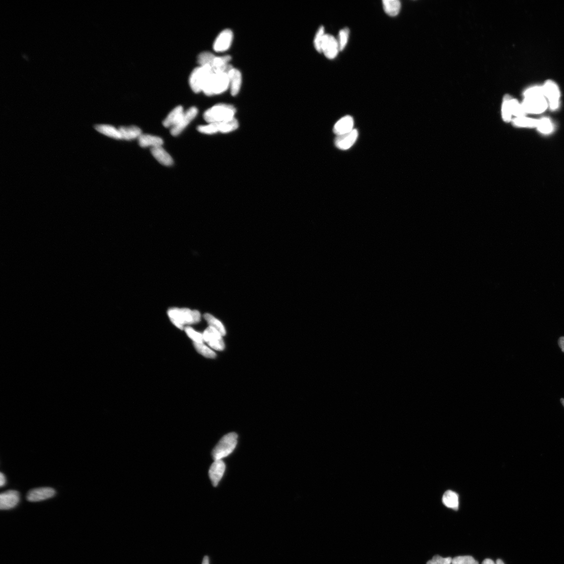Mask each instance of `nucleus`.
Returning <instances> with one entry per match:
<instances>
[{
    "instance_id": "obj_1",
    "label": "nucleus",
    "mask_w": 564,
    "mask_h": 564,
    "mask_svg": "<svg viewBox=\"0 0 564 564\" xmlns=\"http://www.w3.org/2000/svg\"><path fill=\"white\" fill-rule=\"evenodd\" d=\"M167 315L172 323L178 328L183 330L186 325L198 323L201 320V314L197 310L186 308H171Z\"/></svg>"
},
{
    "instance_id": "obj_2",
    "label": "nucleus",
    "mask_w": 564,
    "mask_h": 564,
    "mask_svg": "<svg viewBox=\"0 0 564 564\" xmlns=\"http://www.w3.org/2000/svg\"><path fill=\"white\" fill-rule=\"evenodd\" d=\"M235 108L229 104H219L208 109L204 117L209 124L223 123L234 119Z\"/></svg>"
},
{
    "instance_id": "obj_3",
    "label": "nucleus",
    "mask_w": 564,
    "mask_h": 564,
    "mask_svg": "<svg viewBox=\"0 0 564 564\" xmlns=\"http://www.w3.org/2000/svg\"><path fill=\"white\" fill-rule=\"evenodd\" d=\"M214 73L209 66H200L193 70L189 77L190 86L196 93L203 92L210 78Z\"/></svg>"
},
{
    "instance_id": "obj_4",
    "label": "nucleus",
    "mask_w": 564,
    "mask_h": 564,
    "mask_svg": "<svg viewBox=\"0 0 564 564\" xmlns=\"http://www.w3.org/2000/svg\"><path fill=\"white\" fill-rule=\"evenodd\" d=\"M229 88V79L226 73L214 72L211 76L203 92L207 96L222 94Z\"/></svg>"
},
{
    "instance_id": "obj_5",
    "label": "nucleus",
    "mask_w": 564,
    "mask_h": 564,
    "mask_svg": "<svg viewBox=\"0 0 564 564\" xmlns=\"http://www.w3.org/2000/svg\"><path fill=\"white\" fill-rule=\"evenodd\" d=\"M237 438L235 432L229 433L221 438L212 451L214 460H221L231 454L237 446Z\"/></svg>"
},
{
    "instance_id": "obj_6",
    "label": "nucleus",
    "mask_w": 564,
    "mask_h": 564,
    "mask_svg": "<svg viewBox=\"0 0 564 564\" xmlns=\"http://www.w3.org/2000/svg\"><path fill=\"white\" fill-rule=\"evenodd\" d=\"M238 126L237 120L234 118L226 122L200 126L198 127V130L200 133L207 135H212L217 133L225 134L233 132L238 128Z\"/></svg>"
},
{
    "instance_id": "obj_7",
    "label": "nucleus",
    "mask_w": 564,
    "mask_h": 564,
    "mask_svg": "<svg viewBox=\"0 0 564 564\" xmlns=\"http://www.w3.org/2000/svg\"><path fill=\"white\" fill-rule=\"evenodd\" d=\"M526 114H539L545 112L548 103L545 96L525 97L521 104Z\"/></svg>"
},
{
    "instance_id": "obj_8",
    "label": "nucleus",
    "mask_w": 564,
    "mask_h": 564,
    "mask_svg": "<svg viewBox=\"0 0 564 564\" xmlns=\"http://www.w3.org/2000/svg\"><path fill=\"white\" fill-rule=\"evenodd\" d=\"M544 96L548 100L550 108L557 109L560 105L561 93L558 84L552 80H547L542 86Z\"/></svg>"
},
{
    "instance_id": "obj_9",
    "label": "nucleus",
    "mask_w": 564,
    "mask_h": 564,
    "mask_svg": "<svg viewBox=\"0 0 564 564\" xmlns=\"http://www.w3.org/2000/svg\"><path fill=\"white\" fill-rule=\"evenodd\" d=\"M198 114V110L196 107H192L185 112L178 124L175 127L171 128L170 134L174 137L178 136L192 122Z\"/></svg>"
},
{
    "instance_id": "obj_10",
    "label": "nucleus",
    "mask_w": 564,
    "mask_h": 564,
    "mask_svg": "<svg viewBox=\"0 0 564 564\" xmlns=\"http://www.w3.org/2000/svg\"><path fill=\"white\" fill-rule=\"evenodd\" d=\"M204 341L210 347L217 351H222L225 348L222 336L218 331L212 327H209L203 334Z\"/></svg>"
},
{
    "instance_id": "obj_11",
    "label": "nucleus",
    "mask_w": 564,
    "mask_h": 564,
    "mask_svg": "<svg viewBox=\"0 0 564 564\" xmlns=\"http://www.w3.org/2000/svg\"><path fill=\"white\" fill-rule=\"evenodd\" d=\"M340 51L338 40L333 36L325 35L321 46V53L329 59H335Z\"/></svg>"
},
{
    "instance_id": "obj_12",
    "label": "nucleus",
    "mask_w": 564,
    "mask_h": 564,
    "mask_svg": "<svg viewBox=\"0 0 564 564\" xmlns=\"http://www.w3.org/2000/svg\"><path fill=\"white\" fill-rule=\"evenodd\" d=\"M233 33L230 29H226L220 32L216 37L214 44V51L223 53L227 51L233 42Z\"/></svg>"
},
{
    "instance_id": "obj_13",
    "label": "nucleus",
    "mask_w": 564,
    "mask_h": 564,
    "mask_svg": "<svg viewBox=\"0 0 564 564\" xmlns=\"http://www.w3.org/2000/svg\"><path fill=\"white\" fill-rule=\"evenodd\" d=\"M20 500L18 492L9 490L1 493L0 495V508L1 510H9L16 507Z\"/></svg>"
},
{
    "instance_id": "obj_14",
    "label": "nucleus",
    "mask_w": 564,
    "mask_h": 564,
    "mask_svg": "<svg viewBox=\"0 0 564 564\" xmlns=\"http://www.w3.org/2000/svg\"><path fill=\"white\" fill-rule=\"evenodd\" d=\"M56 491L53 488H40L30 490L27 494L29 501L36 502L48 499L55 495Z\"/></svg>"
},
{
    "instance_id": "obj_15",
    "label": "nucleus",
    "mask_w": 564,
    "mask_h": 564,
    "mask_svg": "<svg viewBox=\"0 0 564 564\" xmlns=\"http://www.w3.org/2000/svg\"><path fill=\"white\" fill-rule=\"evenodd\" d=\"M358 137V131L352 130L349 133L337 136L335 145L340 149L347 150L355 144Z\"/></svg>"
},
{
    "instance_id": "obj_16",
    "label": "nucleus",
    "mask_w": 564,
    "mask_h": 564,
    "mask_svg": "<svg viewBox=\"0 0 564 564\" xmlns=\"http://www.w3.org/2000/svg\"><path fill=\"white\" fill-rule=\"evenodd\" d=\"M226 469L225 463L221 460H215L210 467L209 477L214 487L218 485L222 478Z\"/></svg>"
},
{
    "instance_id": "obj_17",
    "label": "nucleus",
    "mask_w": 564,
    "mask_h": 564,
    "mask_svg": "<svg viewBox=\"0 0 564 564\" xmlns=\"http://www.w3.org/2000/svg\"><path fill=\"white\" fill-rule=\"evenodd\" d=\"M229 79V89L233 96H236L240 92L242 84V75L238 69L231 68L227 73Z\"/></svg>"
},
{
    "instance_id": "obj_18",
    "label": "nucleus",
    "mask_w": 564,
    "mask_h": 564,
    "mask_svg": "<svg viewBox=\"0 0 564 564\" xmlns=\"http://www.w3.org/2000/svg\"><path fill=\"white\" fill-rule=\"evenodd\" d=\"M354 119L350 116H346L340 119L335 124L334 132L338 136L345 135L354 130Z\"/></svg>"
},
{
    "instance_id": "obj_19",
    "label": "nucleus",
    "mask_w": 564,
    "mask_h": 564,
    "mask_svg": "<svg viewBox=\"0 0 564 564\" xmlns=\"http://www.w3.org/2000/svg\"><path fill=\"white\" fill-rule=\"evenodd\" d=\"M184 113L182 106H178L175 107L164 120V126L166 128H171L175 127L178 124Z\"/></svg>"
},
{
    "instance_id": "obj_20",
    "label": "nucleus",
    "mask_w": 564,
    "mask_h": 564,
    "mask_svg": "<svg viewBox=\"0 0 564 564\" xmlns=\"http://www.w3.org/2000/svg\"><path fill=\"white\" fill-rule=\"evenodd\" d=\"M150 150L153 156L161 164L166 166H169L173 164L174 161L172 157H171L162 146L152 148Z\"/></svg>"
},
{
    "instance_id": "obj_21",
    "label": "nucleus",
    "mask_w": 564,
    "mask_h": 564,
    "mask_svg": "<svg viewBox=\"0 0 564 564\" xmlns=\"http://www.w3.org/2000/svg\"><path fill=\"white\" fill-rule=\"evenodd\" d=\"M138 139L139 145L142 147L162 146L164 143L163 140L160 138L149 135L142 134Z\"/></svg>"
},
{
    "instance_id": "obj_22",
    "label": "nucleus",
    "mask_w": 564,
    "mask_h": 564,
    "mask_svg": "<svg viewBox=\"0 0 564 564\" xmlns=\"http://www.w3.org/2000/svg\"><path fill=\"white\" fill-rule=\"evenodd\" d=\"M122 139L127 141L139 138L142 135V131L138 127H120L119 128Z\"/></svg>"
},
{
    "instance_id": "obj_23",
    "label": "nucleus",
    "mask_w": 564,
    "mask_h": 564,
    "mask_svg": "<svg viewBox=\"0 0 564 564\" xmlns=\"http://www.w3.org/2000/svg\"><path fill=\"white\" fill-rule=\"evenodd\" d=\"M442 502L448 508L457 510L459 508V496L454 492L446 491L442 496Z\"/></svg>"
},
{
    "instance_id": "obj_24",
    "label": "nucleus",
    "mask_w": 564,
    "mask_h": 564,
    "mask_svg": "<svg viewBox=\"0 0 564 564\" xmlns=\"http://www.w3.org/2000/svg\"><path fill=\"white\" fill-rule=\"evenodd\" d=\"M95 129L99 133L108 137L117 140L122 139L119 129H117L113 126L99 125L95 126Z\"/></svg>"
},
{
    "instance_id": "obj_25",
    "label": "nucleus",
    "mask_w": 564,
    "mask_h": 564,
    "mask_svg": "<svg viewBox=\"0 0 564 564\" xmlns=\"http://www.w3.org/2000/svg\"><path fill=\"white\" fill-rule=\"evenodd\" d=\"M382 5L386 13L390 16H396L400 13L401 4L398 0H384Z\"/></svg>"
},
{
    "instance_id": "obj_26",
    "label": "nucleus",
    "mask_w": 564,
    "mask_h": 564,
    "mask_svg": "<svg viewBox=\"0 0 564 564\" xmlns=\"http://www.w3.org/2000/svg\"><path fill=\"white\" fill-rule=\"evenodd\" d=\"M204 318L208 322L210 327H212L216 330L222 336L226 335L225 328L219 320L210 314H206L204 315Z\"/></svg>"
},
{
    "instance_id": "obj_27",
    "label": "nucleus",
    "mask_w": 564,
    "mask_h": 564,
    "mask_svg": "<svg viewBox=\"0 0 564 564\" xmlns=\"http://www.w3.org/2000/svg\"><path fill=\"white\" fill-rule=\"evenodd\" d=\"M513 124L517 127L535 128L538 127L539 120L522 117L515 118L513 120Z\"/></svg>"
},
{
    "instance_id": "obj_28",
    "label": "nucleus",
    "mask_w": 564,
    "mask_h": 564,
    "mask_svg": "<svg viewBox=\"0 0 564 564\" xmlns=\"http://www.w3.org/2000/svg\"><path fill=\"white\" fill-rule=\"evenodd\" d=\"M511 97L506 95L503 99L502 105V116L505 122H509L511 120L512 113L510 104Z\"/></svg>"
},
{
    "instance_id": "obj_29",
    "label": "nucleus",
    "mask_w": 564,
    "mask_h": 564,
    "mask_svg": "<svg viewBox=\"0 0 564 564\" xmlns=\"http://www.w3.org/2000/svg\"><path fill=\"white\" fill-rule=\"evenodd\" d=\"M510 104L512 115L515 116L517 118L524 117L526 114L525 111L522 104L517 99L511 98Z\"/></svg>"
},
{
    "instance_id": "obj_30",
    "label": "nucleus",
    "mask_w": 564,
    "mask_h": 564,
    "mask_svg": "<svg viewBox=\"0 0 564 564\" xmlns=\"http://www.w3.org/2000/svg\"><path fill=\"white\" fill-rule=\"evenodd\" d=\"M215 56L213 54L208 52L201 53L198 56V63L200 66L211 67Z\"/></svg>"
},
{
    "instance_id": "obj_31",
    "label": "nucleus",
    "mask_w": 564,
    "mask_h": 564,
    "mask_svg": "<svg viewBox=\"0 0 564 564\" xmlns=\"http://www.w3.org/2000/svg\"><path fill=\"white\" fill-rule=\"evenodd\" d=\"M537 128L539 132L544 134H550L553 130V126L551 120L547 118L539 120Z\"/></svg>"
},
{
    "instance_id": "obj_32",
    "label": "nucleus",
    "mask_w": 564,
    "mask_h": 564,
    "mask_svg": "<svg viewBox=\"0 0 564 564\" xmlns=\"http://www.w3.org/2000/svg\"><path fill=\"white\" fill-rule=\"evenodd\" d=\"M194 346L201 355L210 358H214L216 357L215 352L207 347L204 343H194Z\"/></svg>"
},
{
    "instance_id": "obj_33",
    "label": "nucleus",
    "mask_w": 564,
    "mask_h": 564,
    "mask_svg": "<svg viewBox=\"0 0 564 564\" xmlns=\"http://www.w3.org/2000/svg\"><path fill=\"white\" fill-rule=\"evenodd\" d=\"M349 34V29L347 28L342 29L339 32L337 40L340 51L343 50L346 47L348 42Z\"/></svg>"
},
{
    "instance_id": "obj_34",
    "label": "nucleus",
    "mask_w": 564,
    "mask_h": 564,
    "mask_svg": "<svg viewBox=\"0 0 564 564\" xmlns=\"http://www.w3.org/2000/svg\"><path fill=\"white\" fill-rule=\"evenodd\" d=\"M185 330L188 336L194 341V343H204L205 341L203 334L199 333L193 328L188 326L185 328Z\"/></svg>"
},
{
    "instance_id": "obj_35",
    "label": "nucleus",
    "mask_w": 564,
    "mask_h": 564,
    "mask_svg": "<svg viewBox=\"0 0 564 564\" xmlns=\"http://www.w3.org/2000/svg\"><path fill=\"white\" fill-rule=\"evenodd\" d=\"M326 34L325 33V28L323 26H321L318 30V31L315 35L314 39V46L317 51L319 53H321V46L322 42H323L324 38Z\"/></svg>"
},
{
    "instance_id": "obj_36",
    "label": "nucleus",
    "mask_w": 564,
    "mask_h": 564,
    "mask_svg": "<svg viewBox=\"0 0 564 564\" xmlns=\"http://www.w3.org/2000/svg\"><path fill=\"white\" fill-rule=\"evenodd\" d=\"M524 97H536V96H544L543 89L542 86H535L529 88L526 90L524 92Z\"/></svg>"
},
{
    "instance_id": "obj_37",
    "label": "nucleus",
    "mask_w": 564,
    "mask_h": 564,
    "mask_svg": "<svg viewBox=\"0 0 564 564\" xmlns=\"http://www.w3.org/2000/svg\"><path fill=\"white\" fill-rule=\"evenodd\" d=\"M451 564H479V563L472 557L462 556L453 559Z\"/></svg>"
},
{
    "instance_id": "obj_38",
    "label": "nucleus",
    "mask_w": 564,
    "mask_h": 564,
    "mask_svg": "<svg viewBox=\"0 0 564 564\" xmlns=\"http://www.w3.org/2000/svg\"><path fill=\"white\" fill-rule=\"evenodd\" d=\"M452 559L451 558H443L436 556L429 561L426 564H451Z\"/></svg>"
},
{
    "instance_id": "obj_39",
    "label": "nucleus",
    "mask_w": 564,
    "mask_h": 564,
    "mask_svg": "<svg viewBox=\"0 0 564 564\" xmlns=\"http://www.w3.org/2000/svg\"><path fill=\"white\" fill-rule=\"evenodd\" d=\"M5 482H6L5 477L3 474V473L2 472H1V474H0V486H1V487H3L5 484Z\"/></svg>"
},
{
    "instance_id": "obj_40",
    "label": "nucleus",
    "mask_w": 564,
    "mask_h": 564,
    "mask_svg": "<svg viewBox=\"0 0 564 564\" xmlns=\"http://www.w3.org/2000/svg\"><path fill=\"white\" fill-rule=\"evenodd\" d=\"M559 345L562 352H564V337L560 338Z\"/></svg>"
},
{
    "instance_id": "obj_41",
    "label": "nucleus",
    "mask_w": 564,
    "mask_h": 564,
    "mask_svg": "<svg viewBox=\"0 0 564 564\" xmlns=\"http://www.w3.org/2000/svg\"><path fill=\"white\" fill-rule=\"evenodd\" d=\"M482 564H496L493 560L491 559H486L482 562Z\"/></svg>"
},
{
    "instance_id": "obj_42",
    "label": "nucleus",
    "mask_w": 564,
    "mask_h": 564,
    "mask_svg": "<svg viewBox=\"0 0 564 564\" xmlns=\"http://www.w3.org/2000/svg\"><path fill=\"white\" fill-rule=\"evenodd\" d=\"M202 564H209V560L208 557H205Z\"/></svg>"
},
{
    "instance_id": "obj_43",
    "label": "nucleus",
    "mask_w": 564,
    "mask_h": 564,
    "mask_svg": "<svg viewBox=\"0 0 564 564\" xmlns=\"http://www.w3.org/2000/svg\"><path fill=\"white\" fill-rule=\"evenodd\" d=\"M496 564H505L503 563V562H502V560H501L500 559H498L496 561Z\"/></svg>"
},
{
    "instance_id": "obj_44",
    "label": "nucleus",
    "mask_w": 564,
    "mask_h": 564,
    "mask_svg": "<svg viewBox=\"0 0 564 564\" xmlns=\"http://www.w3.org/2000/svg\"><path fill=\"white\" fill-rule=\"evenodd\" d=\"M561 401L562 405L564 407V399H561Z\"/></svg>"
}]
</instances>
